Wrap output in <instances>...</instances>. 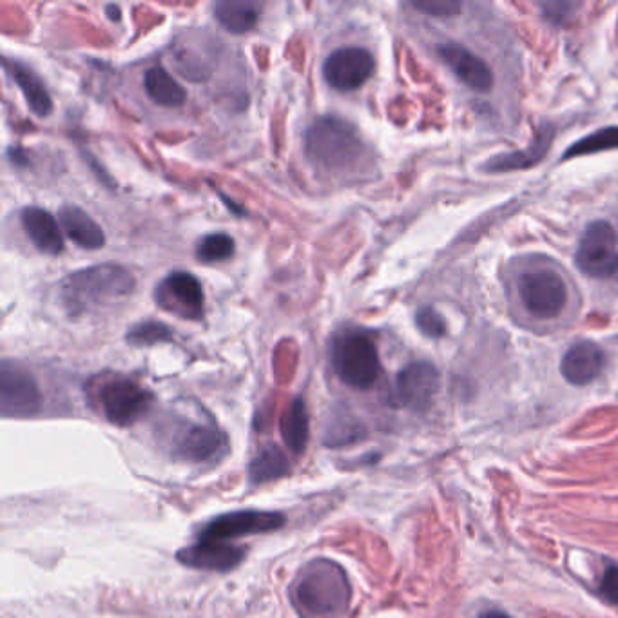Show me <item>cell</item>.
Segmentation results:
<instances>
[{
  "mask_svg": "<svg viewBox=\"0 0 618 618\" xmlns=\"http://www.w3.org/2000/svg\"><path fill=\"white\" fill-rule=\"evenodd\" d=\"M156 300L171 314L185 319H200L203 316L202 283L191 272H171L156 290Z\"/></svg>",
  "mask_w": 618,
  "mask_h": 618,
  "instance_id": "cell-11",
  "label": "cell"
},
{
  "mask_svg": "<svg viewBox=\"0 0 618 618\" xmlns=\"http://www.w3.org/2000/svg\"><path fill=\"white\" fill-rule=\"evenodd\" d=\"M412 6L430 17H441V19L457 17L463 8L461 2L457 0H417L412 2Z\"/></svg>",
  "mask_w": 618,
  "mask_h": 618,
  "instance_id": "cell-30",
  "label": "cell"
},
{
  "mask_svg": "<svg viewBox=\"0 0 618 618\" xmlns=\"http://www.w3.org/2000/svg\"><path fill=\"white\" fill-rule=\"evenodd\" d=\"M58 222L69 240L77 243L80 249L97 251L106 245V234L102 227L77 205H62L58 211Z\"/></svg>",
  "mask_w": 618,
  "mask_h": 618,
  "instance_id": "cell-18",
  "label": "cell"
},
{
  "mask_svg": "<svg viewBox=\"0 0 618 618\" xmlns=\"http://www.w3.org/2000/svg\"><path fill=\"white\" fill-rule=\"evenodd\" d=\"M553 136H555V129L551 126H544L537 131L530 147H526L524 151H513L506 155L495 156L484 165V169L488 173H508V171H521V169L533 167L548 155Z\"/></svg>",
  "mask_w": 618,
  "mask_h": 618,
  "instance_id": "cell-19",
  "label": "cell"
},
{
  "mask_svg": "<svg viewBox=\"0 0 618 618\" xmlns=\"http://www.w3.org/2000/svg\"><path fill=\"white\" fill-rule=\"evenodd\" d=\"M441 387L439 370L428 361L406 365L396 379V397L399 405L412 410H426L432 405Z\"/></svg>",
  "mask_w": 618,
  "mask_h": 618,
  "instance_id": "cell-12",
  "label": "cell"
},
{
  "mask_svg": "<svg viewBox=\"0 0 618 618\" xmlns=\"http://www.w3.org/2000/svg\"><path fill=\"white\" fill-rule=\"evenodd\" d=\"M107 13H111V15H109V19L111 20L120 19V8H116V6H107Z\"/></svg>",
  "mask_w": 618,
  "mask_h": 618,
  "instance_id": "cell-34",
  "label": "cell"
},
{
  "mask_svg": "<svg viewBox=\"0 0 618 618\" xmlns=\"http://www.w3.org/2000/svg\"><path fill=\"white\" fill-rule=\"evenodd\" d=\"M524 309L539 319L559 318L568 303V287L557 272H526L517 283Z\"/></svg>",
  "mask_w": 618,
  "mask_h": 618,
  "instance_id": "cell-6",
  "label": "cell"
},
{
  "mask_svg": "<svg viewBox=\"0 0 618 618\" xmlns=\"http://www.w3.org/2000/svg\"><path fill=\"white\" fill-rule=\"evenodd\" d=\"M350 599L347 573L329 559L309 562L292 586V602L301 618H341Z\"/></svg>",
  "mask_w": 618,
  "mask_h": 618,
  "instance_id": "cell-1",
  "label": "cell"
},
{
  "mask_svg": "<svg viewBox=\"0 0 618 618\" xmlns=\"http://www.w3.org/2000/svg\"><path fill=\"white\" fill-rule=\"evenodd\" d=\"M363 428L354 419H345L343 423H334L327 434V446H345L363 437Z\"/></svg>",
  "mask_w": 618,
  "mask_h": 618,
  "instance_id": "cell-29",
  "label": "cell"
},
{
  "mask_svg": "<svg viewBox=\"0 0 618 618\" xmlns=\"http://www.w3.org/2000/svg\"><path fill=\"white\" fill-rule=\"evenodd\" d=\"M232 256H234V240L225 232L207 234L196 245V258L207 265L231 260Z\"/></svg>",
  "mask_w": 618,
  "mask_h": 618,
  "instance_id": "cell-26",
  "label": "cell"
},
{
  "mask_svg": "<svg viewBox=\"0 0 618 618\" xmlns=\"http://www.w3.org/2000/svg\"><path fill=\"white\" fill-rule=\"evenodd\" d=\"M618 147V127H604L591 135L584 136L579 142L571 145L564 153V158H577V156L595 155L602 151H611Z\"/></svg>",
  "mask_w": 618,
  "mask_h": 618,
  "instance_id": "cell-25",
  "label": "cell"
},
{
  "mask_svg": "<svg viewBox=\"0 0 618 618\" xmlns=\"http://www.w3.org/2000/svg\"><path fill=\"white\" fill-rule=\"evenodd\" d=\"M285 515L278 512L242 510V512L223 513L207 522L200 532L203 541H229L245 535L271 533L285 526Z\"/></svg>",
  "mask_w": 618,
  "mask_h": 618,
  "instance_id": "cell-8",
  "label": "cell"
},
{
  "mask_svg": "<svg viewBox=\"0 0 618 618\" xmlns=\"http://www.w3.org/2000/svg\"><path fill=\"white\" fill-rule=\"evenodd\" d=\"M227 448V437L218 428L191 425L174 443V454L187 463L202 464Z\"/></svg>",
  "mask_w": 618,
  "mask_h": 618,
  "instance_id": "cell-16",
  "label": "cell"
},
{
  "mask_svg": "<svg viewBox=\"0 0 618 618\" xmlns=\"http://www.w3.org/2000/svg\"><path fill=\"white\" fill-rule=\"evenodd\" d=\"M176 559L193 570L227 573L236 570L245 561V550L232 546L229 542L200 539L193 546L178 551Z\"/></svg>",
  "mask_w": 618,
  "mask_h": 618,
  "instance_id": "cell-13",
  "label": "cell"
},
{
  "mask_svg": "<svg viewBox=\"0 0 618 618\" xmlns=\"http://www.w3.org/2000/svg\"><path fill=\"white\" fill-rule=\"evenodd\" d=\"M332 367L336 376L350 388L368 390L376 385L381 363L374 341L363 332L339 334L332 347Z\"/></svg>",
  "mask_w": 618,
  "mask_h": 618,
  "instance_id": "cell-4",
  "label": "cell"
},
{
  "mask_svg": "<svg viewBox=\"0 0 618 618\" xmlns=\"http://www.w3.org/2000/svg\"><path fill=\"white\" fill-rule=\"evenodd\" d=\"M42 394L39 385L26 370L4 361L0 367V412L4 417H24L39 414Z\"/></svg>",
  "mask_w": 618,
  "mask_h": 618,
  "instance_id": "cell-9",
  "label": "cell"
},
{
  "mask_svg": "<svg viewBox=\"0 0 618 618\" xmlns=\"http://www.w3.org/2000/svg\"><path fill=\"white\" fill-rule=\"evenodd\" d=\"M22 229L31 243L44 254L58 256L64 252V236L53 214L40 207H26L20 214Z\"/></svg>",
  "mask_w": 618,
  "mask_h": 618,
  "instance_id": "cell-17",
  "label": "cell"
},
{
  "mask_svg": "<svg viewBox=\"0 0 618 618\" xmlns=\"http://www.w3.org/2000/svg\"><path fill=\"white\" fill-rule=\"evenodd\" d=\"M437 51L441 60L454 71L455 77L459 78L468 89H472L475 93H488L492 89V69L483 58L477 57L470 49L455 42H448Z\"/></svg>",
  "mask_w": 618,
  "mask_h": 618,
  "instance_id": "cell-14",
  "label": "cell"
},
{
  "mask_svg": "<svg viewBox=\"0 0 618 618\" xmlns=\"http://www.w3.org/2000/svg\"><path fill=\"white\" fill-rule=\"evenodd\" d=\"M376 71V60L365 48H339L323 64V77L336 91L348 93L365 86Z\"/></svg>",
  "mask_w": 618,
  "mask_h": 618,
  "instance_id": "cell-10",
  "label": "cell"
},
{
  "mask_svg": "<svg viewBox=\"0 0 618 618\" xmlns=\"http://www.w3.org/2000/svg\"><path fill=\"white\" fill-rule=\"evenodd\" d=\"M261 6L251 0H220L214 6V17L234 35L251 31L260 20Z\"/></svg>",
  "mask_w": 618,
  "mask_h": 618,
  "instance_id": "cell-21",
  "label": "cell"
},
{
  "mask_svg": "<svg viewBox=\"0 0 618 618\" xmlns=\"http://www.w3.org/2000/svg\"><path fill=\"white\" fill-rule=\"evenodd\" d=\"M579 271L595 280H609L618 272V240L613 225L604 220L591 222L575 251Z\"/></svg>",
  "mask_w": 618,
  "mask_h": 618,
  "instance_id": "cell-5",
  "label": "cell"
},
{
  "mask_svg": "<svg viewBox=\"0 0 618 618\" xmlns=\"http://www.w3.org/2000/svg\"><path fill=\"white\" fill-rule=\"evenodd\" d=\"M606 365L604 350L590 339L573 343L561 361V374L570 385L586 387L602 374Z\"/></svg>",
  "mask_w": 618,
  "mask_h": 618,
  "instance_id": "cell-15",
  "label": "cell"
},
{
  "mask_svg": "<svg viewBox=\"0 0 618 618\" xmlns=\"http://www.w3.org/2000/svg\"><path fill=\"white\" fill-rule=\"evenodd\" d=\"M290 472V461L287 455L281 452L278 446H267L256 459L249 464V483L267 484L278 481Z\"/></svg>",
  "mask_w": 618,
  "mask_h": 618,
  "instance_id": "cell-24",
  "label": "cell"
},
{
  "mask_svg": "<svg viewBox=\"0 0 618 618\" xmlns=\"http://www.w3.org/2000/svg\"><path fill=\"white\" fill-rule=\"evenodd\" d=\"M600 593L611 604H618V566H609L604 571L600 580Z\"/></svg>",
  "mask_w": 618,
  "mask_h": 618,
  "instance_id": "cell-31",
  "label": "cell"
},
{
  "mask_svg": "<svg viewBox=\"0 0 618 618\" xmlns=\"http://www.w3.org/2000/svg\"><path fill=\"white\" fill-rule=\"evenodd\" d=\"M171 339L173 332L160 321H142L127 330V341L135 347H151L156 343H167Z\"/></svg>",
  "mask_w": 618,
  "mask_h": 618,
  "instance_id": "cell-27",
  "label": "cell"
},
{
  "mask_svg": "<svg viewBox=\"0 0 618 618\" xmlns=\"http://www.w3.org/2000/svg\"><path fill=\"white\" fill-rule=\"evenodd\" d=\"M2 64L8 71V75L13 78V82L19 86L20 93L24 95V100L31 109V113L39 118L51 115L53 100L44 82L37 77V73H33L28 66L20 64L17 60H10V58H4Z\"/></svg>",
  "mask_w": 618,
  "mask_h": 618,
  "instance_id": "cell-20",
  "label": "cell"
},
{
  "mask_svg": "<svg viewBox=\"0 0 618 618\" xmlns=\"http://www.w3.org/2000/svg\"><path fill=\"white\" fill-rule=\"evenodd\" d=\"M305 155L323 171H343L361 160L363 140L358 129L339 116H319L307 129Z\"/></svg>",
  "mask_w": 618,
  "mask_h": 618,
  "instance_id": "cell-3",
  "label": "cell"
},
{
  "mask_svg": "<svg viewBox=\"0 0 618 618\" xmlns=\"http://www.w3.org/2000/svg\"><path fill=\"white\" fill-rule=\"evenodd\" d=\"M477 618H512L508 613H504V611H497V609H493V611H486L483 615H479Z\"/></svg>",
  "mask_w": 618,
  "mask_h": 618,
  "instance_id": "cell-33",
  "label": "cell"
},
{
  "mask_svg": "<svg viewBox=\"0 0 618 618\" xmlns=\"http://www.w3.org/2000/svg\"><path fill=\"white\" fill-rule=\"evenodd\" d=\"M416 327L419 332L430 339L446 336V321L434 307H421L416 312Z\"/></svg>",
  "mask_w": 618,
  "mask_h": 618,
  "instance_id": "cell-28",
  "label": "cell"
},
{
  "mask_svg": "<svg viewBox=\"0 0 618 618\" xmlns=\"http://www.w3.org/2000/svg\"><path fill=\"white\" fill-rule=\"evenodd\" d=\"M98 401L102 406V414L111 425L126 428L135 425L149 410L153 403V394L140 387L133 379L116 377L100 388Z\"/></svg>",
  "mask_w": 618,
  "mask_h": 618,
  "instance_id": "cell-7",
  "label": "cell"
},
{
  "mask_svg": "<svg viewBox=\"0 0 618 618\" xmlns=\"http://www.w3.org/2000/svg\"><path fill=\"white\" fill-rule=\"evenodd\" d=\"M564 10H573V4H568V2H559V4H546V6H542V13H544V17H546V19L553 20L555 24H561L564 17H568V15H570V13H564Z\"/></svg>",
  "mask_w": 618,
  "mask_h": 618,
  "instance_id": "cell-32",
  "label": "cell"
},
{
  "mask_svg": "<svg viewBox=\"0 0 618 618\" xmlns=\"http://www.w3.org/2000/svg\"><path fill=\"white\" fill-rule=\"evenodd\" d=\"M133 290L135 278L124 267L104 263L71 274L62 283V303L73 316H78L93 307L122 300Z\"/></svg>",
  "mask_w": 618,
  "mask_h": 618,
  "instance_id": "cell-2",
  "label": "cell"
},
{
  "mask_svg": "<svg viewBox=\"0 0 618 618\" xmlns=\"http://www.w3.org/2000/svg\"><path fill=\"white\" fill-rule=\"evenodd\" d=\"M144 87L147 97L155 104L164 107L184 106L187 100V91L180 86L167 69L155 66L147 69L144 77Z\"/></svg>",
  "mask_w": 618,
  "mask_h": 618,
  "instance_id": "cell-23",
  "label": "cell"
},
{
  "mask_svg": "<svg viewBox=\"0 0 618 618\" xmlns=\"http://www.w3.org/2000/svg\"><path fill=\"white\" fill-rule=\"evenodd\" d=\"M280 432L285 445L294 455H301L307 450L310 437L309 412L301 397H296L281 416Z\"/></svg>",
  "mask_w": 618,
  "mask_h": 618,
  "instance_id": "cell-22",
  "label": "cell"
}]
</instances>
